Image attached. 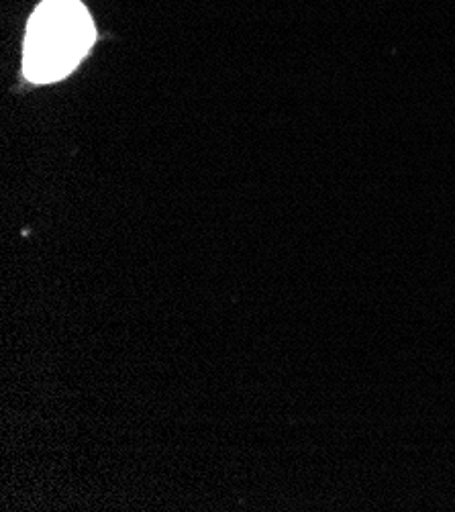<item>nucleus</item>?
Wrapping results in <instances>:
<instances>
[{
	"mask_svg": "<svg viewBox=\"0 0 455 512\" xmlns=\"http://www.w3.org/2000/svg\"><path fill=\"white\" fill-rule=\"evenodd\" d=\"M96 39L90 13L80 0H43L27 25L25 76L35 84L66 78Z\"/></svg>",
	"mask_w": 455,
	"mask_h": 512,
	"instance_id": "f257e3e1",
	"label": "nucleus"
}]
</instances>
